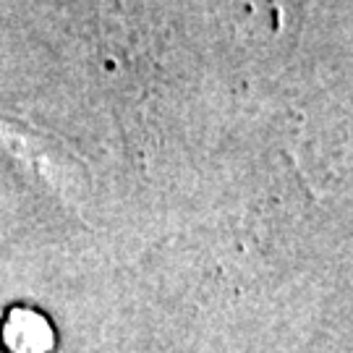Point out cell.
I'll return each instance as SVG.
<instances>
[{
  "instance_id": "obj_2",
  "label": "cell",
  "mask_w": 353,
  "mask_h": 353,
  "mask_svg": "<svg viewBox=\"0 0 353 353\" xmlns=\"http://www.w3.org/2000/svg\"><path fill=\"white\" fill-rule=\"evenodd\" d=\"M6 338L16 353H45L50 348V330L45 325V319L29 312H16L11 316Z\"/></svg>"
},
{
  "instance_id": "obj_1",
  "label": "cell",
  "mask_w": 353,
  "mask_h": 353,
  "mask_svg": "<svg viewBox=\"0 0 353 353\" xmlns=\"http://www.w3.org/2000/svg\"><path fill=\"white\" fill-rule=\"evenodd\" d=\"M0 147L6 152L16 154V160L21 163L24 160V170H34L42 176V181H48V186L55 189H63L65 183V160L61 150H48V141H42L39 134H26L24 128H11L0 121Z\"/></svg>"
}]
</instances>
